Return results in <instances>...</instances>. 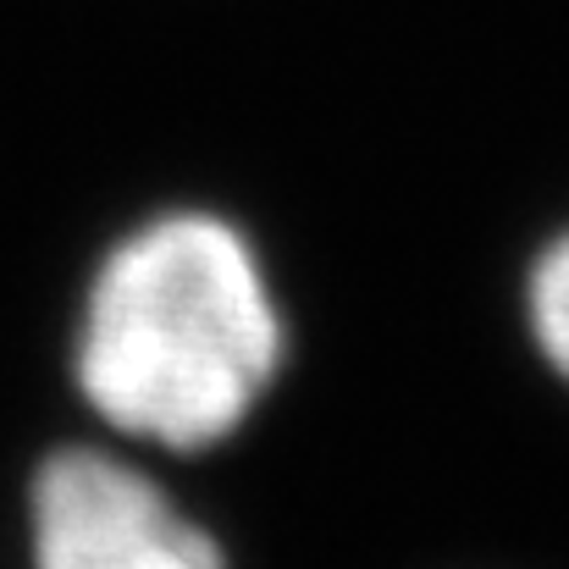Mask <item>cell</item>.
Listing matches in <instances>:
<instances>
[{
  "label": "cell",
  "instance_id": "1",
  "mask_svg": "<svg viewBox=\"0 0 569 569\" xmlns=\"http://www.w3.org/2000/svg\"><path fill=\"white\" fill-rule=\"evenodd\" d=\"M282 321L254 249L216 216H161L94 277L78 381L128 437L221 442L277 377Z\"/></svg>",
  "mask_w": 569,
  "mask_h": 569
},
{
  "label": "cell",
  "instance_id": "2",
  "mask_svg": "<svg viewBox=\"0 0 569 569\" xmlns=\"http://www.w3.org/2000/svg\"><path fill=\"white\" fill-rule=\"evenodd\" d=\"M33 569H227L216 542L133 465L56 453L33 481Z\"/></svg>",
  "mask_w": 569,
  "mask_h": 569
},
{
  "label": "cell",
  "instance_id": "3",
  "mask_svg": "<svg viewBox=\"0 0 569 569\" xmlns=\"http://www.w3.org/2000/svg\"><path fill=\"white\" fill-rule=\"evenodd\" d=\"M531 327L548 360L569 377V238H559L531 277Z\"/></svg>",
  "mask_w": 569,
  "mask_h": 569
}]
</instances>
